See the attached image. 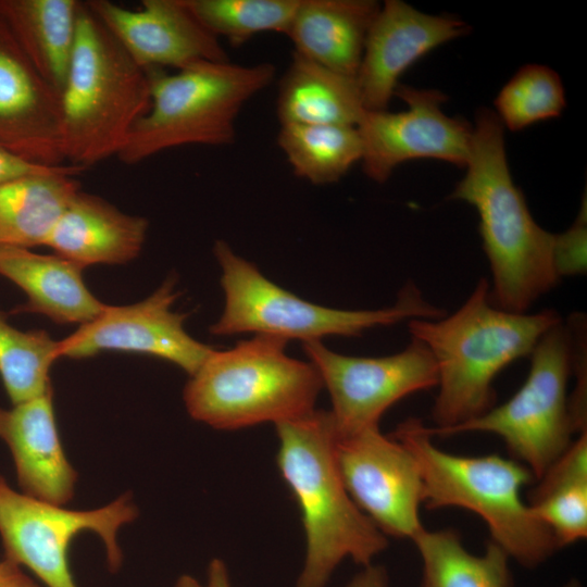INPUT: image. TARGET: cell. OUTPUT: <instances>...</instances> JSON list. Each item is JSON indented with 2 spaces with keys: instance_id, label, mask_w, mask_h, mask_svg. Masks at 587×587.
<instances>
[{
  "instance_id": "28",
  "label": "cell",
  "mask_w": 587,
  "mask_h": 587,
  "mask_svg": "<svg viewBox=\"0 0 587 587\" xmlns=\"http://www.w3.org/2000/svg\"><path fill=\"white\" fill-rule=\"evenodd\" d=\"M58 359V340L45 330L13 327L0 310V376L13 404L52 389L49 373Z\"/></svg>"
},
{
  "instance_id": "37",
  "label": "cell",
  "mask_w": 587,
  "mask_h": 587,
  "mask_svg": "<svg viewBox=\"0 0 587 587\" xmlns=\"http://www.w3.org/2000/svg\"><path fill=\"white\" fill-rule=\"evenodd\" d=\"M562 587H583V585L578 579L572 578L566 582Z\"/></svg>"
},
{
  "instance_id": "17",
  "label": "cell",
  "mask_w": 587,
  "mask_h": 587,
  "mask_svg": "<svg viewBox=\"0 0 587 587\" xmlns=\"http://www.w3.org/2000/svg\"><path fill=\"white\" fill-rule=\"evenodd\" d=\"M469 29L452 16L423 13L401 0L385 1L369 29L355 76L364 110H387L405 70Z\"/></svg>"
},
{
  "instance_id": "11",
  "label": "cell",
  "mask_w": 587,
  "mask_h": 587,
  "mask_svg": "<svg viewBox=\"0 0 587 587\" xmlns=\"http://www.w3.org/2000/svg\"><path fill=\"white\" fill-rule=\"evenodd\" d=\"M330 396L339 436L378 427L383 414L396 402L438 385V371L429 349L412 338L404 350L379 358L337 353L322 341L303 344Z\"/></svg>"
},
{
  "instance_id": "4",
  "label": "cell",
  "mask_w": 587,
  "mask_h": 587,
  "mask_svg": "<svg viewBox=\"0 0 587 587\" xmlns=\"http://www.w3.org/2000/svg\"><path fill=\"white\" fill-rule=\"evenodd\" d=\"M390 436L419 465L425 508L459 507L477 514L488 527L489 540L528 569L545 563L559 549L550 530L522 499V488L535 479L523 463L495 453H448L434 445L428 426L416 417L398 424Z\"/></svg>"
},
{
  "instance_id": "14",
  "label": "cell",
  "mask_w": 587,
  "mask_h": 587,
  "mask_svg": "<svg viewBox=\"0 0 587 587\" xmlns=\"http://www.w3.org/2000/svg\"><path fill=\"white\" fill-rule=\"evenodd\" d=\"M168 276L148 298L128 305H105L91 322L58 340L59 357L85 359L102 351L141 353L166 360L192 375L214 348L185 329L186 314L173 311L178 297Z\"/></svg>"
},
{
  "instance_id": "19",
  "label": "cell",
  "mask_w": 587,
  "mask_h": 587,
  "mask_svg": "<svg viewBox=\"0 0 587 587\" xmlns=\"http://www.w3.org/2000/svg\"><path fill=\"white\" fill-rule=\"evenodd\" d=\"M148 221L117 209L101 197L79 190L66 205L45 246L85 268L125 264L139 254Z\"/></svg>"
},
{
  "instance_id": "22",
  "label": "cell",
  "mask_w": 587,
  "mask_h": 587,
  "mask_svg": "<svg viewBox=\"0 0 587 587\" xmlns=\"http://www.w3.org/2000/svg\"><path fill=\"white\" fill-rule=\"evenodd\" d=\"M365 112L357 79L294 52L276 98L280 125L355 126Z\"/></svg>"
},
{
  "instance_id": "3",
  "label": "cell",
  "mask_w": 587,
  "mask_h": 587,
  "mask_svg": "<svg viewBox=\"0 0 587 587\" xmlns=\"http://www.w3.org/2000/svg\"><path fill=\"white\" fill-rule=\"evenodd\" d=\"M277 465L301 512L307 537L304 566L297 587H324L338 564L350 558L363 566L388 546L387 536L358 508L340 476L330 411L314 409L275 424Z\"/></svg>"
},
{
  "instance_id": "20",
  "label": "cell",
  "mask_w": 587,
  "mask_h": 587,
  "mask_svg": "<svg viewBox=\"0 0 587 587\" xmlns=\"http://www.w3.org/2000/svg\"><path fill=\"white\" fill-rule=\"evenodd\" d=\"M83 267L58 254L0 247V275L27 296L12 313H39L59 324H86L105 308L86 286Z\"/></svg>"
},
{
  "instance_id": "35",
  "label": "cell",
  "mask_w": 587,
  "mask_h": 587,
  "mask_svg": "<svg viewBox=\"0 0 587 587\" xmlns=\"http://www.w3.org/2000/svg\"><path fill=\"white\" fill-rule=\"evenodd\" d=\"M207 587H230L227 567L223 561L218 559L211 561L208 569Z\"/></svg>"
},
{
  "instance_id": "21",
  "label": "cell",
  "mask_w": 587,
  "mask_h": 587,
  "mask_svg": "<svg viewBox=\"0 0 587 587\" xmlns=\"http://www.w3.org/2000/svg\"><path fill=\"white\" fill-rule=\"evenodd\" d=\"M379 8L373 0H300L286 35L295 53L355 77Z\"/></svg>"
},
{
  "instance_id": "5",
  "label": "cell",
  "mask_w": 587,
  "mask_h": 587,
  "mask_svg": "<svg viewBox=\"0 0 587 587\" xmlns=\"http://www.w3.org/2000/svg\"><path fill=\"white\" fill-rule=\"evenodd\" d=\"M61 103L66 164L83 171L116 157L150 107L147 70L85 2Z\"/></svg>"
},
{
  "instance_id": "24",
  "label": "cell",
  "mask_w": 587,
  "mask_h": 587,
  "mask_svg": "<svg viewBox=\"0 0 587 587\" xmlns=\"http://www.w3.org/2000/svg\"><path fill=\"white\" fill-rule=\"evenodd\" d=\"M80 8L77 0H0V16L16 42L60 93L72 61Z\"/></svg>"
},
{
  "instance_id": "1",
  "label": "cell",
  "mask_w": 587,
  "mask_h": 587,
  "mask_svg": "<svg viewBox=\"0 0 587 587\" xmlns=\"http://www.w3.org/2000/svg\"><path fill=\"white\" fill-rule=\"evenodd\" d=\"M464 177L450 198L473 205L488 259L490 302L526 313L560 282L553 265V238L533 218L508 165L504 127L494 111L482 109L472 128Z\"/></svg>"
},
{
  "instance_id": "8",
  "label": "cell",
  "mask_w": 587,
  "mask_h": 587,
  "mask_svg": "<svg viewBox=\"0 0 587 587\" xmlns=\"http://www.w3.org/2000/svg\"><path fill=\"white\" fill-rule=\"evenodd\" d=\"M214 254L221 267L224 309L210 327L215 336L253 333L289 341H322L328 336L355 337L376 326L404 320L439 319L441 309L424 300L417 287L408 284L392 307L377 310L327 308L299 298L266 278L253 263L236 254L224 240H216Z\"/></svg>"
},
{
  "instance_id": "23",
  "label": "cell",
  "mask_w": 587,
  "mask_h": 587,
  "mask_svg": "<svg viewBox=\"0 0 587 587\" xmlns=\"http://www.w3.org/2000/svg\"><path fill=\"white\" fill-rule=\"evenodd\" d=\"M82 168L20 176L0 183V247L45 246L57 221L80 190Z\"/></svg>"
},
{
  "instance_id": "7",
  "label": "cell",
  "mask_w": 587,
  "mask_h": 587,
  "mask_svg": "<svg viewBox=\"0 0 587 587\" xmlns=\"http://www.w3.org/2000/svg\"><path fill=\"white\" fill-rule=\"evenodd\" d=\"M146 70L149 110L116 155L128 165L176 147L233 143L241 109L270 86L276 74L268 62L242 65L207 61L173 74L157 67Z\"/></svg>"
},
{
  "instance_id": "30",
  "label": "cell",
  "mask_w": 587,
  "mask_h": 587,
  "mask_svg": "<svg viewBox=\"0 0 587 587\" xmlns=\"http://www.w3.org/2000/svg\"><path fill=\"white\" fill-rule=\"evenodd\" d=\"M495 107L503 127L521 130L537 122L558 117L565 108L559 75L548 66L521 67L499 91Z\"/></svg>"
},
{
  "instance_id": "33",
  "label": "cell",
  "mask_w": 587,
  "mask_h": 587,
  "mask_svg": "<svg viewBox=\"0 0 587 587\" xmlns=\"http://www.w3.org/2000/svg\"><path fill=\"white\" fill-rule=\"evenodd\" d=\"M0 587H41L21 566L0 557Z\"/></svg>"
},
{
  "instance_id": "9",
  "label": "cell",
  "mask_w": 587,
  "mask_h": 587,
  "mask_svg": "<svg viewBox=\"0 0 587 587\" xmlns=\"http://www.w3.org/2000/svg\"><path fill=\"white\" fill-rule=\"evenodd\" d=\"M573 339L563 321L550 328L530 353V367L521 388L504 403L460 425L433 430L434 436L466 432L498 435L512 457L539 479L569 448L577 433L567 397Z\"/></svg>"
},
{
  "instance_id": "36",
  "label": "cell",
  "mask_w": 587,
  "mask_h": 587,
  "mask_svg": "<svg viewBox=\"0 0 587 587\" xmlns=\"http://www.w3.org/2000/svg\"><path fill=\"white\" fill-rule=\"evenodd\" d=\"M174 587H203L197 579L189 575H183L178 578Z\"/></svg>"
},
{
  "instance_id": "6",
  "label": "cell",
  "mask_w": 587,
  "mask_h": 587,
  "mask_svg": "<svg viewBox=\"0 0 587 587\" xmlns=\"http://www.w3.org/2000/svg\"><path fill=\"white\" fill-rule=\"evenodd\" d=\"M288 341L254 335L214 349L184 389L189 415L217 429L291 421L314 410L323 383L315 366L286 353Z\"/></svg>"
},
{
  "instance_id": "10",
  "label": "cell",
  "mask_w": 587,
  "mask_h": 587,
  "mask_svg": "<svg viewBox=\"0 0 587 587\" xmlns=\"http://www.w3.org/2000/svg\"><path fill=\"white\" fill-rule=\"evenodd\" d=\"M137 516L130 495L93 510H70L18 492L0 476L4 557L28 569L46 587H77L70 570L68 548L74 537L86 530L101 538L108 566L116 572L123 560L117 533Z\"/></svg>"
},
{
  "instance_id": "13",
  "label": "cell",
  "mask_w": 587,
  "mask_h": 587,
  "mask_svg": "<svg viewBox=\"0 0 587 587\" xmlns=\"http://www.w3.org/2000/svg\"><path fill=\"white\" fill-rule=\"evenodd\" d=\"M395 95L405 102L407 110L365 111L357 125L365 175L384 183L399 164L424 158L465 166L473 126L442 112L446 96L400 84Z\"/></svg>"
},
{
  "instance_id": "2",
  "label": "cell",
  "mask_w": 587,
  "mask_h": 587,
  "mask_svg": "<svg viewBox=\"0 0 587 587\" xmlns=\"http://www.w3.org/2000/svg\"><path fill=\"white\" fill-rule=\"evenodd\" d=\"M489 288L483 277L450 316L409 321L411 337L429 349L437 365L433 430L460 425L495 407L496 376L513 361L530 355L539 339L562 322L552 309L501 310L490 302Z\"/></svg>"
},
{
  "instance_id": "34",
  "label": "cell",
  "mask_w": 587,
  "mask_h": 587,
  "mask_svg": "<svg viewBox=\"0 0 587 587\" xmlns=\"http://www.w3.org/2000/svg\"><path fill=\"white\" fill-rule=\"evenodd\" d=\"M388 582L384 566L370 564L364 566L346 587H388Z\"/></svg>"
},
{
  "instance_id": "12",
  "label": "cell",
  "mask_w": 587,
  "mask_h": 587,
  "mask_svg": "<svg viewBox=\"0 0 587 587\" xmlns=\"http://www.w3.org/2000/svg\"><path fill=\"white\" fill-rule=\"evenodd\" d=\"M336 461L358 508L386 536L413 539L423 528V483L412 453L378 427L339 436Z\"/></svg>"
},
{
  "instance_id": "26",
  "label": "cell",
  "mask_w": 587,
  "mask_h": 587,
  "mask_svg": "<svg viewBox=\"0 0 587 587\" xmlns=\"http://www.w3.org/2000/svg\"><path fill=\"white\" fill-rule=\"evenodd\" d=\"M412 541L422 559L420 587H513L510 558L491 540L480 555L469 552L452 528H423Z\"/></svg>"
},
{
  "instance_id": "29",
  "label": "cell",
  "mask_w": 587,
  "mask_h": 587,
  "mask_svg": "<svg viewBox=\"0 0 587 587\" xmlns=\"http://www.w3.org/2000/svg\"><path fill=\"white\" fill-rule=\"evenodd\" d=\"M199 22L217 38L239 46L253 36L287 34L300 0H185Z\"/></svg>"
},
{
  "instance_id": "31",
  "label": "cell",
  "mask_w": 587,
  "mask_h": 587,
  "mask_svg": "<svg viewBox=\"0 0 587 587\" xmlns=\"http://www.w3.org/2000/svg\"><path fill=\"white\" fill-rule=\"evenodd\" d=\"M587 207L586 197L573 225L562 234H554L553 265L558 276L583 275L587 270Z\"/></svg>"
},
{
  "instance_id": "32",
  "label": "cell",
  "mask_w": 587,
  "mask_h": 587,
  "mask_svg": "<svg viewBox=\"0 0 587 587\" xmlns=\"http://www.w3.org/2000/svg\"><path fill=\"white\" fill-rule=\"evenodd\" d=\"M62 166L48 167L38 165L12 153L0 146V183L20 176L52 172L61 168Z\"/></svg>"
},
{
  "instance_id": "16",
  "label": "cell",
  "mask_w": 587,
  "mask_h": 587,
  "mask_svg": "<svg viewBox=\"0 0 587 587\" xmlns=\"http://www.w3.org/2000/svg\"><path fill=\"white\" fill-rule=\"evenodd\" d=\"M85 3L143 68L182 70L200 62L229 61L218 38L185 0H143L139 10L109 0Z\"/></svg>"
},
{
  "instance_id": "25",
  "label": "cell",
  "mask_w": 587,
  "mask_h": 587,
  "mask_svg": "<svg viewBox=\"0 0 587 587\" xmlns=\"http://www.w3.org/2000/svg\"><path fill=\"white\" fill-rule=\"evenodd\" d=\"M528 496L534 516L552 534L558 548L587 537V432L537 479Z\"/></svg>"
},
{
  "instance_id": "18",
  "label": "cell",
  "mask_w": 587,
  "mask_h": 587,
  "mask_svg": "<svg viewBox=\"0 0 587 587\" xmlns=\"http://www.w3.org/2000/svg\"><path fill=\"white\" fill-rule=\"evenodd\" d=\"M0 439L12 453L23 494L58 505L72 500L77 474L61 444L52 389L11 409L0 408Z\"/></svg>"
},
{
  "instance_id": "15",
  "label": "cell",
  "mask_w": 587,
  "mask_h": 587,
  "mask_svg": "<svg viewBox=\"0 0 587 587\" xmlns=\"http://www.w3.org/2000/svg\"><path fill=\"white\" fill-rule=\"evenodd\" d=\"M0 146L38 165L66 164L61 93L40 75L1 16Z\"/></svg>"
},
{
  "instance_id": "27",
  "label": "cell",
  "mask_w": 587,
  "mask_h": 587,
  "mask_svg": "<svg viewBox=\"0 0 587 587\" xmlns=\"http://www.w3.org/2000/svg\"><path fill=\"white\" fill-rule=\"evenodd\" d=\"M277 145L295 175L313 185L338 182L362 159L355 126L280 125Z\"/></svg>"
}]
</instances>
